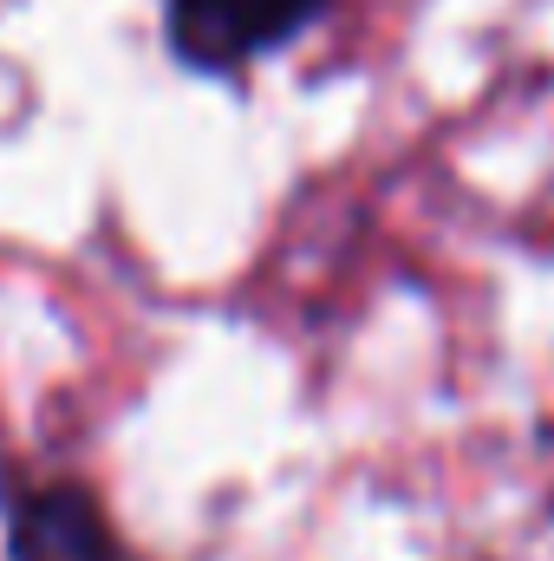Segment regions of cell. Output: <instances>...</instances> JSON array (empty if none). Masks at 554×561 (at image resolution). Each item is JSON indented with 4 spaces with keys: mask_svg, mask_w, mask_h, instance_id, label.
Masks as SVG:
<instances>
[{
    "mask_svg": "<svg viewBox=\"0 0 554 561\" xmlns=\"http://www.w3.org/2000/svg\"><path fill=\"white\" fill-rule=\"evenodd\" d=\"M7 556L13 561H125L99 503L79 483H33L7 503Z\"/></svg>",
    "mask_w": 554,
    "mask_h": 561,
    "instance_id": "7a4b0ae2",
    "label": "cell"
},
{
    "mask_svg": "<svg viewBox=\"0 0 554 561\" xmlns=\"http://www.w3.org/2000/svg\"><path fill=\"white\" fill-rule=\"evenodd\" d=\"M326 0H170V53L196 72H235L262 53L287 46L320 20Z\"/></svg>",
    "mask_w": 554,
    "mask_h": 561,
    "instance_id": "6da1fadb",
    "label": "cell"
}]
</instances>
